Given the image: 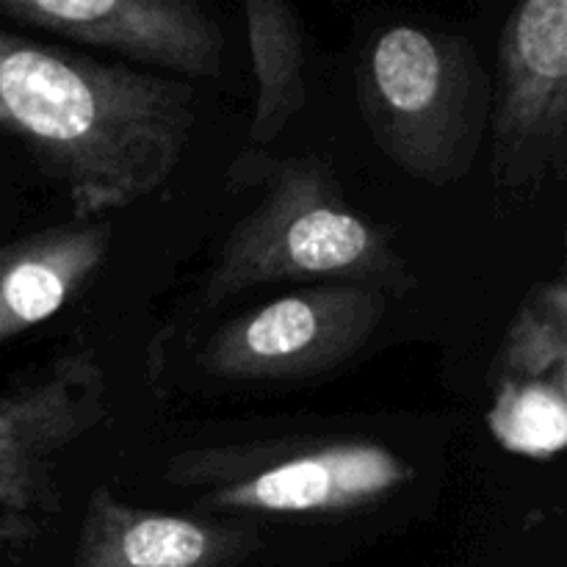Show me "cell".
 I'll use <instances>...</instances> for the list:
<instances>
[{
	"instance_id": "cell-6",
	"label": "cell",
	"mask_w": 567,
	"mask_h": 567,
	"mask_svg": "<svg viewBox=\"0 0 567 567\" xmlns=\"http://www.w3.org/2000/svg\"><path fill=\"white\" fill-rule=\"evenodd\" d=\"M105 421L109 380L89 347L0 391V546H31L64 513V454Z\"/></svg>"
},
{
	"instance_id": "cell-11",
	"label": "cell",
	"mask_w": 567,
	"mask_h": 567,
	"mask_svg": "<svg viewBox=\"0 0 567 567\" xmlns=\"http://www.w3.org/2000/svg\"><path fill=\"white\" fill-rule=\"evenodd\" d=\"M249 59L255 70V103L247 136L269 144L286 133L308 100V48L297 9L286 0H247Z\"/></svg>"
},
{
	"instance_id": "cell-4",
	"label": "cell",
	"mask_w": 567,
	"mask_h": 567,
	"mask_svg": "<svg viewBox=\"0 0 567 567\" xmlns=\"http://www.w3.org/2000/svg\"><path fill=\"white\" fill-rule=\"evenodd\" d=\"M161 476L216 518H343L396 498L419 468L377 437L288 435L183 449Z\"/></svg>"
},
{
	"instance_id": "cell-1",
	"label": "cell",
	"mask_w": 567,
	"mask_h": 567,
	"mask_svg": "<svg viewBox=\"0 0 567 567\" xmlns=\"http://www.w3.org/2000/svg\"><path fill=\"white\" fill-rule=\"evenodd\" d=\"M0 127L66 194L72 219H103L172 181L197 127V94L186 81L0 31Z\"/></svg>"
},
{
	"instance_id": "cell-3",
	"label": "cell",
	"mask_w": 567,
	"mask_h": 567,
	"mask_svg": "<svg viewBox=\"0 0 567 567\" xmlns=\"http://www.w3.org/2000/svg\"><path fill=\"white\" fill-rule=\"evenodd\" d=\"M358 103L371 142L424 186L474 169L491 120V72L463 33L396 22L358 59Z\"/></svg>"
},
{
	"instance_id": "cell-13",
	"label": "cell",
	"mask_w": 567,
	"mask_h": 567,
	"mask_svg": "<svg viewBox=\"0 0 567 567\" xmlns=\"http://www.w3.org/2000/svg\"><path fill=\"white\" fill-rule=\"evenodd\" d=\"M487 426L518 457L551 460L567 443V374L493 385Z\"/></svg>"
},
{
	"instance_id": "cell-10",
	"label": "cell",
	"mask_w": 567,
	"mask_h": 567,
	"mask_svg": "<svg viewBox=\"0 0 567 567\" xmlns=\"http://www.w3.org/2000/svg\"><path fill=\"white\" fill-rule=\"evenodd\" d=\"M114 227L70 219L0 247V343L25 336L75 302L109 260Z\"/></svg>"
},
{
	"instance_id": "cell-12",
	"label": "cell",
	"mask_w": 567,
	"mask_h": 567,
	"mask_svg": "<svg viewBox=\"0 0 567 567\" xmlns=\"http://www.w3.org/2000/svg\"><path fill=\"white\" fill-rule=\"evenodd\" d=\"M563 374H567V286L557 275L537 282L520 302L491 365V385Z\"/></svg>"
},
{
	"instance_id": "cell-2",
	"label": "cell",
	"mask_w": 567,
	"mask_h": 567,
	"mask_svg": "<svg viewBox=\"0 0 567 567\" xmlns=\"http://www.w3.org/2000/svg\"><path fill=\"white\" fill-rule=\"evenodd\" d=\"M227 183L258 188V199L221 238L199 277L188 319L197 321L252 288L277 282H354L380 288L391 299L419 286L388 233L354 210L324 155L275 158L247 150L230 164Z\"/></svg>"
},
{
	"instance_id": "cell-5",
	"label": "cell",
	"mask_w": 567,
	"mask_h": 567,
	"mask_svg": "<svg viewBox=\"0 0 567 567\" xmlns=\"http://www.w3.org/2000/svg\"><path fill=\"white\" fill-rule=\"evenodd\" d=\"M388 308L391 297L371 286H297L205 330H166L161 338L181 343H155L153 360L181 352L186 380L214 391L308 382L358 358Z\"/></svg>"
},
{
	"instance_id": "cell-7",
	"label": "cell",
	"mask_w": 567,
	"mask_h": 567,
	"mask_svg": "<svg viewBox=\"0 0 567 567\" xmlns=\"http://www.w3.org/2000/svg\"><path fill=\"white\" fill-rule=\"evenodd\" d=\"M491 177L529 192L567 172V0H524L498 37L491 78Z\"/></svg>"
},
{
	"instance_id": "cell-9",
	"label": "cell",
	"mask_w": 567,
	"mask_h": 567,
	"mask_svg": "<svg viewBox=\"0 0 567 567\" xmlns=\"http://www.w3.org/2000/svg\"><path fill=\"white\" fill-rule=\"evenodd\" d=\"M264 551L252 518L172 515L89 493L72 567H238Z\"/></svg>"
},
{
	"instance_id": "cell-8",
	"label": "cell",
	"mask_w": 567,
	"mask_h": 567,
	"mask_svg": "<svg viewBox=\"0 0 567 567\" xmlns=\"http://www.w3.org/2000/svg\"><path fill=\"white\" fill-rule=\"evenodd\" d=\"M0 20L186 78L225 61V31L197 0H0Z\"/></svg>"
}]
</instances>
